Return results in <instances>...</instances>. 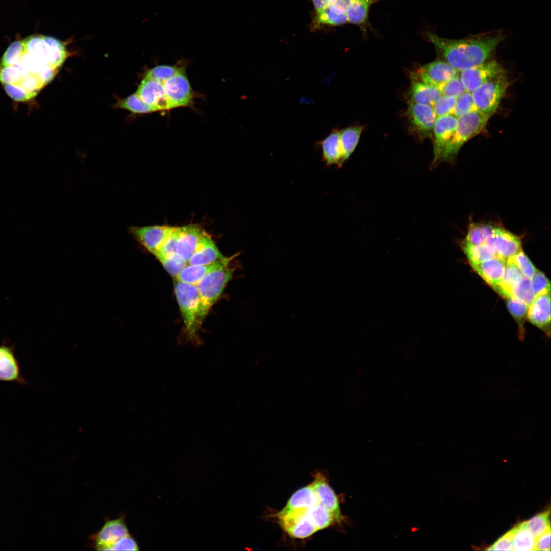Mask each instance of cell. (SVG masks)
I'll list each match as a JSON object with an SVG mask.
<instances>
[{"mask_svg": "<svg viewBox=\"0 0 551 551\" xmlns=\"http://www.w3.org/2000/svg\"><path fill=\"white\" fill-rule=\"evenodd\" d=\"M68 55L65 43L43 35L12 43L0 58V83L17 102L34 97L55 77Z\"/></svg>", "mask_w": 551, "mask_h": 551, "instance_id": "6da1fadb", "label": "cell"}, {"mask_svg": "<svg viewBox=\"0 0 551 551\" xmlns=\"http://www.w3.org/2000/svg\"><path fill=\"white\" fill-rule=\"evenodd\" d=\"M424 36L435 47L439 60L459 72L488 61L504 38L500 34L485 33L450 39L430 31L425 32Z\"/></svg>", "mask_w": 551, "mask_h": 551, "instance_id": "7a4b0ae2", "label": "cell"}, {"mask_svg": "<svg viewBox=\"0 0 551 551\" xmlns=\"http://www.w3.org/2000/svg\"><path fill=\"white\" fill-rule=\"evenodd\" d=\"M174 292L183 319L187 340L196 342V333L201 325L199 321L200 300L196 285L176 280Z\"/></svg>", "mask_w": 551, "mask_h": 551, "instance_id": "3957f363", "label": "cell"}, {"mask_svg": "<svg viewBox=\"0 0 551 551\" xmlns=\"http://www.w3.org/2000/svg\"><path fill=\"white\" fill-rule=\"evenodd\" d=\"M234 270L227 265L213 270L204 276L196 285L200 300L201 324L212 306L221 295L227 283L232 279Z\"/></svg>", "mask_w": 551, "mask_h": 551, "instance_id": "277c9868", "label": "cell"}, {"mask_svg": "<svg viewBox=\"0 0 551 551\" xmlns=\"http://www.w3.org/2000/svg\"><path fill=\"white\" fill-rule=\"evenodd\" d=\"M490 117L478 110L459 117L455 132L444 153L442 162L453 161L463 145L482 131Z\"/></svg>", "mask_w": 551, "mask_h": 551, "instance_id": "5b68a950", "label": "cell"}, {"mask_svg": "<svg viewBox=\"0 0 551 551\" xmlns=\"http://www.w3.org/2000/svg\"><path fill=\"white\" fill-rule=\"evenodd\" d=\"M509 85L505 72L477 88L471 93L477 110L491 117L497 111Z\"/></svg>", "mask_w": 551, "mask_h": 551, "instance_id": "8992f818", "label": "cell"}, {"mask_svg": "<svg viewBox=\"0 0 551 551\" xmlns=\"http://www.w3.org/2000/svg\"><path fill=\"white\" fill-rule=\"evenodd\" d=\"M307 509L280 511L277 514L280 525L291 537L304 539L318 531L309 519Z\"/></svg>", "mask_w": 551, "mask_h": 551, "instance_id": "52a82bcc", "label": "cell"}, {"mask_svg": "<svg viewBox=\"0 0 551 551\" xmlns=\"http://www.w3.org/2000/svg\"><path fill=\"white\" fill-rule=\"evenodd\" d=\"M163 86L169 109L187 106L191 103L192 90L183 67H180L173 76L163 83Z\"/></svg>", "mask_w": 551, "mask_h": 551, "instance_id": "ba28073f", "label": "cell"}, {"mask_svg": "<svg viewBox=\"0 0 551 551\" xmlns=\"http://www.w3.org/2000/svg\"><path fill=\"white\" fill-rule=\"evenodd\" d=\"M408 118L411 131L420 139L431 138L437 118L433 107L409 101Z\"/></svg>", "mask_w": 551, "mask_h": 551, "instance_id": "9c48e42d", "label": "cell"}, {"mask_svg": "<svg viewBox=\"0 0 551 551\" xmlns=\"http://www.w3.org/2000/svg\"><path fill=\"white\" fill-rule=\"evenodd\" d=\"M505 72L502 65L492 60L460 71L459 77L466 91L472 92L483 84Z\"/></svg>", "mask_w": 551, "mask_h": 551, "instance_id": "30bf717a", "label": "cell"}, {"mask_svg": "<svg viewBox=\"0 0 551 551\" xmlns=\"http://www.w3.org/2000/svg\"><path fill=\"white\" fill-rule=\"evenodd\" d=\"M485 244L492 246L497 255L506 260L522 249L520 238L502 227L492 226Z\"/></svg>", "mask_w": 551, "mask_h": 551, "instance_id": "8fae6325", "label": "cell"}, {"mask_svg": "<svg viewBox=\"0 0 551 551\" xmlns=\"http://www.w3.org/2000/svg\"><path fill=\"white\" fill-rule=\"evenodd\" d=\"M459 74V72L449 64L438 60L423 65L415 73L412 74V79L438 89L441 84Z\"/></svg>", "mask_w": 551, "mask_h": 551, "instance_id": "7c38bea8", "label": "cell"}, {"mask_svg": "<svg viewBox=\"0 0 551 551\" xmlns=\"http://www.w3.org/2000/svg\"><path fill=\"white\" fill-rule=\"evenodd\" d=\"M457 121L458 118L453 114L436 118L432 136L433 165L442 162L444 153L455 132Z\"/></svg>", "mask_w": 551, "mask_h": 551, "instance_id": "4fadbf2b", "label": "cell"}, {"mask_svg": "<svg viewBox=\"0 0 551 551\" xmlns=\"http://www.w3.org/2000/svg\"><path fill=\"white\" fill-rule=\"evenodd\" d=\"M134 94L154 111L170 109L163 83L147 75Z\"/></svg>", "mask_w": 551, "mask_h": 551, "instance_id": "5bb4252c", "label": "cell"}, {"mask_svg": "<svg viewBox=\"0 0 551 551\" xmlns=\"http://www.w3.org/2000/svg\"><path fill=\"white\" fill-rule=\"evenodd\" d=\"M172 227L151 226L131 227L130 232L149 252L155 255L170 232Z\"/></svg>", "mask_w": 551, "mask_h": 551, "instance_id": "9a60e30c", "label": "cell"}, {"mask_svg": "<svg viewBox=\"0 0 551 551\" xmlns=\"http://www.w3.org/2000/svg\"><path fill=\"white\" fill-rule=\"evenodd\" d=\"M311 484L319 504L333 514L336 523H342L344 519L341 513L338 498L330 486L326 478L322 473H318Z\"/></svg>", "mask_w": 551, "mask_h": 551, "instance_id": "2e32d148", "label": "cell"}, {"mask_svg": "<svg viewBox=\"0 0 551 551\" xmlns=\"http://www.w3.org/2000/svg\"><path fill=\"white\" fill-rule=\"evenodd\" d=\"M129 535L123 518L108 521L96 535L95 547L99 550H111L113 544Z\"/></svg>", "mask_w": 551, "mask_h": 551, "instance_id": "e0dca14e", "label": "cell"}, {"mask_svg": "<svg viewBox=\"0 0 551 551\" xmlns=\"http://www.w3.org/2000/svg\"><path fill=\"white\" fill-rule=\"evenodd\" d=\"M206 234L203 229L196 225L180 227L176 253L188 262Z\"/></svg>", "mask_w": 551, "mask_h": 551, "instance_id": "ac0fdd59", "label": "cell"}, {"mask_svg": "<svg viewBox=\"0 0 551 551\" xmlns=\"http://www.w3.org/2000/svg\"><path fill=\"white\" fill-rule=\"evenodd\" d=\"M0 381L26 384L13 347L0 345Z\"/></svg>", "mask_w": 551, "mask_h": 551, "instance_id": "d6986e66", "label": "cell"}, {"mask_svg": "<svg viewBox=\"0 0 551 551\" xmlns=\"http://www.w3.org/2000/svg\"><path fill=\"white\" fill-rule=\"evenodd\" d=\"M527 317L534 325L548 331L550 322V293L536 296L529 306Z\"/></svg>", "mask_w": 551, "mask_h": 551, "instance_id": "ffe728a7", "label": "cell"}, {"mask_svg": "<svg viewBox=\"0 0 551 551\" xmlns=\"http://www.w3.org/2000/svg\"><path fill=\"white\" fill-rule=\"evenodd\" d=\"M237 254L230 257L206 265H187L176 276L177 281L187 284L196 285L199 281L207 273L228 265L229 262Z\"/></svg>", "mask_w": 551, "mask_h": 551, "instance_id": "44dd1931", "label": "cell"}, {"mask_svg": "<svg viewBox=\"0 0 551 551\" xmlns=\"http://www.w3.org/2000/svg\"><path fill=\"white\" fill-rule=\"evenodd\" d=\"M339 130L334 129L319 142L323 161L327 166L340 167L345 161L339 140Z\"/></svg>", "mask_w": 551, "mask_h": 551, "instance_id": "7402d4cb", "label": "cell"}, {"mask_svg": "<svg viewBox=\"0 0 551 551\" xmlns=\"http://www.w3.org/2000/svg\"><path fill=\"white\" fill-rule=\"evenodd\" d=\"M225 258L211 237L206 234L201 240L195 252L189 259L187 265H206Z\"/></svg>", "mask_w": 551, "mask_h": 551, "instance_id": "603a6c76", "label": "cell"}, {"mask_svg": "<svg viewBox=\"0 0 551 551\" xmlns=\"http://www.w3.org/2000/svg\"><path fill=\"white\" fill-rule=\"evenodd\" d=\"M507 260L499 256L472 266L477 273L493 288L500 281Z\"/></svg>", "mask_w": 551, "mask_h": 551, "instance_id": "cb8c5ba5", "label": "cell"}, {"mask_svg": "<svg viewBox=\"0 0 551 551\" xmlns=\"http://www.w3.org/2000/svg\"><path fill=\"white\" fill-rule=\"evenodd\" d=\"M380 0H352L346 14L348 23L360 28L365 34L369 26V14L373 4Z\"/></svg>", "mask_w": 551, "mask_h": 551, "instance_id": "d4e9b609", "label": "cell"}, {"mask_svg": "<svg viewBox=\"0 0 551 551\" xmlns=\"http://www.w3.org/2000/svg\"><path fill=\"white\" fill-rule=\"evenodd\" d=\"M409 94V101L432 107L442 96L436 87L414 79H412Z\"/></svg>", "mask_w": 551, "mask_h": 551, "instance_id": "484cf974", "label": "cell"}, {"mask_svg": "<svg viewBox=\"0 0 551 551\" xmlns=\"http://www.w3.org/2000/svg\"><path fill=\"white\" fill-rule=\"evenodd\" d=\"M347 23L345 12L328 5L321 11L315 13L311 29L315 30L323 26H339Z\"/></svg>", "mask_w": 551, "mask_h": 551, "instance_id": "4316f807", "label": "cell"}, {"mask_svg": "<svg viewBox=\"0 0 551 551\" xmlns=\"http://www.w3.org/2000/svg\"><path fill=\"white\" fill-rule=\"evenodd\" d=\"M318 504H319L318 498L311 483L295 492L281 511L310 508Z\"/></svg>", "mask_w": 551, "mask_h": 551, "instance_id": "83f0119b", "label": "cell"}, {"mask_svg": "<svg viewBox=\"0 0 551 551\" xmlns=\"http://www.w3.org/2000/svg\"><path fill=\"white\" fill-rule=\"evenodd\" d=\"M522 276L518 268L512 262L507 260L503 277L493 289L504 297H510L513 287Z\"/></svg>", "mask_w": 551, "mask_h": 551, "instance_id": "f1b7e54d", "label": "cell"}, {"mask_svg": "<svg viewBox=\"0 0 551 551\" xmlns=\"http://www.w3.org/2000/svg\"><path fill=\"white\" fill-rule=\"evenodd\" d=\"M462 248L471 266L498 256L492 246L485 243L473 245L462 242Z\"/></svg>", "mask_w": 551, "mask_h": 551, "instance_id": "f546056e", "label": "cell"}, {"mask_svg": "<svg viewBox=\"0 0 551 551\" xmlns=\"http://www.w3.org/2000/svg\"><path fill=\"white\" fill-rule=\"evenodd\" d=\"M363 129V126L348 127L339 131V140L345 160H347L354 151Z\"/></svg>", "mask_w": 551, "mask_h": 551, "instance_id": "4dcf8cb0", "label": "cell"}, {"mask_svg": "<svg viewBox=\"0 0 551 551\" xmlns=\"http://www.w3.org/2000/svg\"><path fill=\"white\" fill-rule=\"evenodd\" d=\"M512 529L513 550H534L536 538L525 527L524 522L517 524Z\"/></svg>", "mask_w": 551, "mask_h": 551, "instance_id": "1f68e13d", "label": "cell"}, {"mask_svg": "<svg viewBox=\"0 0 551 551\" xmlns=\"http://www.w3.org/2000/svg\"><path fill=\"white\" fill-rule=\"evenodd\" d=\"M307 515L317 530L328 528L335 523L333 514L325 507L318 504L306 510Z\"/></svg>", "mask_w": 551, "mask_h": 551, "instance_id": "d6a6232c", "label": "cell"}, {"mask_svg": "<svg viewBox=\"0 0 551 551\" xmlns=\"http://www.w3.org/2000/svg\"><path fill=\"white\" fill-rule=\"evenodd\" d=\"M510 297L517 299L529 306L535 298L531 279L522 276L513 287Z\"/></svg>", "mask_w": 551, "mask_h": 551, "instance_id": "836d02e7", "label": "cell"}, {"mask_svg": "<svg viewBox=\"0 0 551 551\" xmlns=\"http://www.w3.org/2000/svg\"><path fill=\"white\" fill-rule=\"evenodd\" d=\"M491 224L472 223L470 224L463 242L473 245L484 244Z\"/></svg>", "mask_w": 551, "mask_h": 551, "instance_id": "e575fe53", "label": "cell"}, {"mask_svg": "<svg viewBox=\"0 0 551 551\" xmlns=\"http://www.w3.org/2000/svg\"><path fill=\"white\" fill-rule=\"evenodd\" d=\"M549 515L550 510H548L524 522L525 527L536 539L550 527Z\"/></svg>", "mask_w": 551, "mask_h": 551, "instance_id": "d590c367", "label": "cell"}, {"mask_svg": "<svg viewBox=\"0 0 551 551\" xmlns=\"http://www.w3.org/2000/svg\"><path fill=\"white\" fill-rule=\"evenodd\" d=\"M156 258L165 269L175 278L187 265V262L176 253L166 256H158Z\"/></svg>", "mask_w": 551, "mask_h": 551, "instance_id": "8d00e7d4", "label": "cell"}, {"mask_svg": "<svg viewBox=\"0 0 551 551\" xmlns=\"http://www.w3.org/2000/svg\"><path fill=\"white\" fill-rule=\"evenodd\" d=\"M477 110L471 92L466 91L457 98L452 114L457 118Z\"/></svg>", "mask_w": 551, "mask_h": 551, "instance_id": "74e56055", "label": "cell"}, {"mask_svg": "<svg viewBox=\"0 0 551 551\" xmlns=\"http://www.w3.org/2000/svg\"><path fill=\"white\" fill-rule=\"evenodd\" d=\"M507 260L512 262L524 276L530 279L534 276L537 270L522 249Z\"/></svg>", "mask_w": 551, "mask_h": 551, "instance_id": "f35d334b", "label": "cell"}, {"mask_svg": "<svg viewBox=\"0 0 551 551\" xmlns=\"http://www.w3.org/2000/svg\"><path fill=\"white\" fill-rule=\"evenodd\" d=\"M506 300L509 311L522 329L524 319L527 317L529 306L513 297L507 298Z\"/></svg>", "mask_w": 551, "mask_h": 551, "instance_id": "ab89813d", "label": "cell"}, {"mask_svg": "<svg viewBox=\"0 0 551 551\" xmlns=\"http://www.w3.org/2000/svg\"><path fill=\"white\" fill-rule=\"evenodd\" d=\"M438 89L442 96L456 98L466 91L460 79L459 74L441 84Z\"/></svg>", "mask_w": 551, "mask_h": 551, "instance_id": "60d3db41", "label": "cell"}, {"mask_svg": "<svg viewBox=\"0 0 551 551\" xmlns=\"http://www.w3.org/2000/svg\"><path fill=\"white\" fill-rule=\"evenodd\" d=\"M119 106L135 113L154 112L150 107L141 101L134 93L121 102Z\"/></svg>", "mask_w": 551, "mask_h": 551, "instance_id": "b9f144b4", "label": "cell"}, {"mask_svg": "<svg viewBox=\"0 0 551 551\" xmlns=\"http://www.w3.org/2000/svg\"><path fill=\"white\" fill-rule=\"evenodd\" d=\"M179 231L180 227H172L170 232L163 242L161 247L154 255L156 257L168 255L176 253Z\"/></svg>", "mask_w": 551, "mask_h": 551, "instance_id": "7bdbcfd3", "label": "cell"}, {"mask_svg": "<svg viewBox=\"0 0 551 551\" xmlns=\"http://www.w3.org/2000/svg\"><path fill=\"white\" fill-rule=\"evenodd\" d=\"M457 98L454 97L442 96L434 104L433 108L437 117L452 114Z\"/></svg>", "mask_w": 551, "mask_h": 551, "instance_id": "ee69618b", "label": "cell"}, {"mask_svg": "<svg viewBox=\"0 0 551 551\" xmlns=\"http://www.w3.org/2000/svg\"><path fill=\"white\" fill-rule=\"evenodd\" d=\"M531 281L535 296L550 293V281L542 272L537 270Z\"/></svg>", "mask_w": 551, "mask_h": 551, "instance_id": "f6af8a7d", "label": "cell"}, {"mask_svg": "<svg viewBox=\"0 0 551 551\" xmlns=\"http://www.w3.org/2000/svg\"><path fill=\"white\" fill-rule=\"evenodd\" d=\"M179 68L176 66L159 65L149 70L146 75L163 83L173 76Z\"/></svg>", "mask_w": 551, "mask_h": 551, "instance_id": "bcb514c9", "label": "cell"}, {"mask_svg": "<svg viewBox=\"0 0 551 551\" xmlns=\"http://www.w3.org/2000/svg\"><path fill=\"white\" fill-rule=\"evenodd\" d=\"M513 531L511 529L490 546L488 550H513Z\"/></svg>", "mask_w": 551, "mask_h": 551, "instance_id": "7dc6e473", "label": "cell"}, {"mask_svg": "<svg viewBox=\"0 0 551 551\" xmlns=\"http://www.w3.org/2000/svg\"><path fill=\"white\" fill-rule=\"evenodd\" d=\"M138 545L130 535H127L116 541L111 546V550H138Z\"/></svg>", "mask_w": 551, "mask_h": 551, "instance_id": "c3c4849f", "label": "cell"}, {"mask_svg": "<svg viewBox=\"0 0 551 551\" xmlns=\"http://www.w3.org/2000/svg\"><path fill=\"white\" fill-rule=\"evenodd\" d=\"M550 550V527L536 539L534 550Z\"/></svg>", "mask_w": 551, "mask_h": 551, "instance_id": "681fc988", "label": "cell"}, {"mask_svg": "<svg viewBox=\"0 0 551 551\" xmlns=\"http://www.w3.org/2000/svg\"><path fill=\"white\" fill-rule=\"evenodd\" d=\"M315 10V13H318L325 8L330 0H311Z\"/></svg>", "mask_w": 551, "mask_h": 551, "instance_id": "f907efd6", "label": "cell"}]
</instances>
